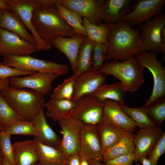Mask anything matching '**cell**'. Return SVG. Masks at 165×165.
Here are the masks:
<instances>
[{"label":"cell","instance_id":"6da1fadb","mask_svg":"<svg viewBox=\"0 0 165 165\" xmlns=\"http://www.w3.org/2000/svg\"><path fill=\"white\" fill-rule=\"evenodd\" d=\"M107 25L106 62L125 61L146 51L137 28H133L123 21Z\"/></svg>","mask_w":165,"mask_h":165},{"label":"cell","instance_id":"7a4b0ae2","mask_svg":"<svg viewBox=\"0 0 165 165\" xmlns=\"http://www.w3.org/2000/svg\"><path fill=\"white\" fill-rule=\"evenodd\" d=\"M32 13V21L38 35L50 44L57 36L70 38L77 34L62 19L56 6V0H38Z\"/></svg>","mask_w":165,"mask_h":165},{"label":"cell","instance_id":"3957f363","mask_svg":"<svg viewBox=\"0 0 165 165\" xmlns=\"http://www.w3.org/2000/svg\"><path fill=\"white\" fill-rule=\"evenodd\" d=\"M6 101L24 120L31 121L44 107L45 96L34 90L10 86L0 91Z\"/></svg>","mask_w":165,"mask_h":165},{"label":"cell","instance_id":"277c9868","mask_svg":"<svg viewBox=\"0 0 165 165\" xmlns=\"http://www.w3.org/2000/svg\"><path fill=\"white\" fill-rule=\"evenodd\" d=\"M144 68L134 56L122 61L106 62L99 70L118 79L126 92H134L139 90L144 82Z\"/></svg>","mask_w":165,"mask_h":165},{"label":"cell","instance_id":"5b68a950","mask_svg":"<svg viewBox=\"0 0 165 165\" xmlns=\"http://www.w3.org/2000/svg\"><path fill=\"white\" fill-rule=\"evenodd\" d=\"M3 56V64L23 71L52 74L59 76L66 74L69 70L66 64L37 59L29 55Z\"/></svg>","mask_w":165,"mask_h":165},{"label":"cell","instance_id":"8992f818","mask_svg":"<svg viewBox=\"0 0 165 165\" xmlns=\"http://www.w3.org/2000/svg\"><path fill=\"white\" fill-rule=\"evenodd\" d=\"M157 53L146 51L140 52L135 56L137 60L152 73L153 86L151 94L146 100L145 107L158 98L165 95V68L157 58Z\"/></svg>","mask_w":165,"mask_h":165},{"label":"cell","instance_id":"52a82bcc","mask_svg":"<svg viewBox=\"0 0 165 165\" xmlns=\"http://www.w3.org/2000/svg\"><path fill=\"white\" fill-rule=\"evenodd\" d=\"M164 26L165 13L163 12L138 26L137 28L146 51L165 54V43L160 36L161 29Z\"/></svg>","mask_w":165,"mask_h":165},{"label":"cell","instance_id":"ba28073f","mask_svg":"<svg viewBox=\"0 0 165 165\" xmlns=\"http://www.w3.org/2000/svg\"><path fill=\"white\" fill-rule=\"evenodd\" d=\"M58 122L62 135L59 150L67 158L71 154L79 153L80 133L84 124L71 116L62 118Z\"/></svg>","mask_w":165,"mask_h":165},{"label":"cell","instance_id":"9c48e42d","mask_svg":"<svg viewBox=\"0 0 165 165\" xmlns=\"http://www.w3.org/2000/svg\"><path fill=\"white\" fill-rule=\"evenodd\" d=\"M132 10L120 21L127 22L133 28L139 26L163 12L165 0H136Z\"/></svg>","mask_w":165,"mask_h":165},{"label":"cell","instance_id":"30bf717a","mask_svg":"<svg viewBox=\"0 0 165 165\" xmlns=\"http://www.w3.org/2000/svg\"><path fill=\"white\" fill-rule=\"evenodd\" d=\"M74 102L75 106L71 116L84 124L97 125L100 123L104 102L92 94L82 96Z\"/></svg>","mask_w":165,"mask_h":165},{"label":"cell","instance_id":"8fae6325","mask_svg":"<svg viewBox=\"0 0 165 165\" xmlns=\"http://www.w3.org/2000/svg\"><path fill=\"white\" fill-rule=\"evenodd\" d=\"M6 1L10 9L18 15L26 28L31 32L35 41L37 51L50 50L52 46L38 35L32 23V11L38 4V0H6Z\"/></svg>","mask_w":165,"mask_h":165},{"label":"cell","instance_id":"7c38bea8","mask_svg":"<svg viewBox=\"0 0 165 165\" xmlns=\"http://www.w3.org/2000/svg\"><path fill=\"white\" fill-rule=\"evenodd\" d=\"M79 153L87 159L101 160L103 150L97 125L84 124L80 133Z\"/></svg>","mask_w":165,"mask_h":165},{"label":"cell","instance_id":"4fadbf2b","mask_svg":"<svg viewBox=\"0 0 165 165\" xmlns=\"http://www.w3.org/2000/svg\"><path fill=\"white\" fill-rule=\"evenodd\" d=\"M57 75L36 72L23 77L10 79V86L14 87L31 89L44 96L49 94L53 81Z\"/></svg>","mask_w":165,"mask_h":165},{"label":"cell","instance_id":"5bb4252c","mask_svg":"<svg viewBox=\"0 0 165 165\" xmlns=\"http://www.w3.org/2000/svg\"><path fill=\"white\" fill-rule=\"evenodd\" d=\"M37 51L35 45L10 31L0 28V54L29 55Z\"/></svg>","mask_w":165,"mask_h":165},{"label":"cell","instance_id":"9a60e30c","mask_svg":"<svg viewBox=\"0 0 165 165\" xmlns=\"http://www.w3.org/2000/svg\"><path fill=\"white\" fill-rule=\"evenodd\" d=\"M107 76L92 66L83 73L75 76L72 100L75 101L82 96L92 94L101 85L105 83Z\"/></svg>","mask_w":165,"mask_h":165},{"label":"cell","instance_id":"2e32d148","mask_svg":"<svg viewBox=\"0 0 165 165\" xmlns=\"http://www.w3.org/2000/svg\"><path fill=\"white\" fill-rule=\"evenodd\" d=\"M104 0H56L57 3L96 25L102 23L101 10Z\"/></svg>","mask_w":165,"mask_h":165},{"label":"cell","instance_id":"e0dca14e","mask_svg":"<svg viewBox=\"0 0 165 165\" xmlns=\"http://www.w3.org/2000/svg\"><path fill=\"white\" fill-rule=\"evenodd\" d=\"M100 123L111 124L130 132L137 128L134 121L122 109L119 104L109 100L104 102Z\"/></svg>","mask_w":165,"mask_h":165},{"label":"cell","instance_id":"ac0fdd59","mask_svg":"<svg viewBox=\"0 0 165 165\" xmlns=\"http://www.w3.org/2000/svg\"><path fill=\"white\" fill-rule=\"evenodd\" d=\"M86 37L83 35L76 34L70 38L56 36L51 41L50 45L63 53L68 59L73 74L76 71V61L79 50Z\"/></svg>","mask_w":165,"mask_h":165},{"label":"cell","instance_id":"d6986e66","mask_svg":"<svg viewBox=\"0 0 165 165\" xmlns=\"http://www.w3.org/2000/svg\"><path fill=\"white\" fill-rule=\"evenodd\" d=\"M159 127L140 129L134 138L135 146L134 161L137 162L142 156H147L163 133Z\"/></svg>","mask_w":165,"mask_h":165},{"label":"cell","instance_id":"ffe728a7","mask_svg":"<svg viewBox=\"0 0 165 165\" xmlns=\"http://www.w3.org/2000/svg\"><path fill=\"white\" fill-rule=\"evenodd\" d=\"M44 108L41 109L32 121L36 131L35 138L43 144L59 149L61 139L48 123Z\"/></svg>","mask_w":165,"mask_h":165},{"label":"cell","instance_id":"44dd1931","mask_svg":"<svg viewBox=\"0 0 165 165\" xmlns=\"http://www.w3.org/2000/svg\"><path fill=\"white\" fill-rule=\"evenodd\" d=\"M132 0H104L101 10L103 23L112 24L120 21L131 11Z\"/></svg>","mask_w":165,"mask_h":165},{"label":"cell","instance_id":"7402d4cb","mask_svg":"<svg viewBox=\"0 0 165 165\" xmlns=\"http://www.w3.org/2000/svg\"><path fill=\"white\" fill-rule=\"evenodd\" d=\"M12 145L15 165H33L38 162L34 139L15 142Z\"/></svg>","mask_w":165,"mask_h":165},{"label":"cell","instance_id":"603a6c76","mask_svg":"<svg viewBox=\"0 0 165 165\" xmlns=\"http://www.w3.org/2000/svg\"><path fill=\"white\" fill-rule=\"evenodd\" d=\"M0 28L16 34L35 45L34 37L28 32L19 16L11 9H2Z\"/></svg>","mask_w":165,"mask_h":165},{"label":"cell","instance_id":"cb8c5ba5","mask_svg":"<svg viewBox=\"0 0 165 165\" xmlns=\"http://www.w3.org/2000/svg\"><path fill=\"white\" fill-rule=\"evenodd\" d=\"M75 102L72 100L50 98L45 102L46 116L54 121H58L61 118L71 116L75 106Z\"/></svg>","mask_w":165,"mask_h":165},{"label":"cell","instance_id":"d4e9b609","mask_svg":"<svg viewBox=\"0 0 165 165\" xmlns=\"http://www.w3.org/2000/svg\"><path fill=\"white\" fill-rule=\"evenodd\" d=\"M126 92L120 82L117 81L111 84L105 83L101 85L92 94L102 102L109 100L123 105L125 104Z\"/></svg>","mask_w":165,"mask_h":165},{"label":"cell","instance_id":"484cf974","mask_svg":"<svg viewBox=\"0 0 165 165\" xmlns=\"http://www.w3.org/2000/svg\"><path fill=\"white\" fill-rule=\"evenodd\" d=\"M33 139L39 158L38 164L44 165L50 163H57L62 165L67 164V158L60 150L43 144L35 138Z\"/></svg>","mask_w":165,"mask_h":165},{"label":"cell","instance_id":"4316f807","mask_svg":"<svg viewBox=\"0 0 165 165\" xmlns=\"http://www.w3.org/2000/svg\"><path fill=\"white\" fill-rule=\"evenodd\" d=\"M134 135L132 132L126 131L116 144L103 153L101 160L105 163L121 155L134 153Z\"/></svg>","mask_w":165,"mask_h":165},{"label":"cell","instance_id":"83f0119b","mask_svg":"<svg viewBox=\"0 0 165 165\" xmlns=\"http://www.w3.org/2000/svg\"><path fill=\"white\" fill-rule=\"evenodd\" d=\"M97 125L101 136L103 153L116 144L127 131L110 123H100Z\"/></svg>","mask_w":165,"mask_h":165},{"label":"cell","instance_id":"f1b7e54d","mask_svg":"<svg viewBox=\"0 0 165 165\" xmlns=\"http://www.w3.org/2000/svg\"><path fill=\"white\" fill-rule=\"evenodd\" d=\"M94 42L86 37L81 44L77 58L76 71L73 74L75 76L83 73L92 67V51Z\"/></svg>","mask_w":165,"mask_h":165},{"label":"cell","instance_id":"f546056e","mask_svg":"<svg viewBox=\"0 0 165 165\" xmlns=\"http://www.w3.org/2000/svg\"><path fill=\"white\" fill-rule=\"evenodd\" d=\"M122 109L134 121L140 129L157 127L148 115L144 107L131 108L125 104L119 105Z\"/></svg>","mask_w":165,"mask_h":165},{"label":"cell","instance_id":"4dcf8cb0","mask_svg":"<svg viewBox=\"0 0 165 165\" xmlns=\"http://www.w3.org/2000/svg\"><path fill=\"white\" fill-rule=\"evenodd\" d=\"M56 6L60 16L74 29L76 34H82L87 37L86 32L82 24V18L73 11L57 2Z\"/></svg>","mask_w":165,"mask_h":165},{"label":"cell","instance_id":"1f68e13d","mask_svg":"<svg viewBox=\"0 0 165 165\" xmlns=\"http://www.w3.org/2000/svg\"><path fill=\"white\" fill-rule=\"evenodd\" d=\"M82 25L86 32L87 37L97 42L102 43L107 46L108 27L101 23L99 25L92 24L84 18H82Z\"/></svg>","mask_w":165,"mask_h":165},{"label":"cell","instance_id":"d6a6232c","mask_svg":"<svg viewBox=\"0 0 165 165\" xmlns=\"http://www.w3.org/2000/svg\"><path fill=\"white\" fill-rule=\"evenodd\" d=\"M145 108L155 125H161L165 119V95L158 98Z\"/></svg>","mask_w":165,"mask_h":165},{"label":"cell","instance_id":"836d02e7","mask_svg":"<svg viewBox=\"0 0 165 165\" xmlns=\"http://www.w3.org/2000/svg\"><path fill=\"white\" fill-rule=\"evenodd\" d=\"M23 120L0 94V123L6 128L14 123Z\"/></svg>","mask_w":165,"mask_h":165},{"label":"cell","instance_id":"e575fe53","mask_svg":"<svg viewBox=\"0 0 165 165\" xmlns=\"http://www.w3.org/2000/svg\"><path fill=\"white\" fill-rule=\"evenodd\" d=\"M75 77L73 74L65 79L62 83L54 89L50 94V98L72 100L74 91Z\"/></svg>","mask_w":165,"mask_h":165},{"label":"cell","instance_id":"d590c367","mask_svg":"<svg viewBox=\"0 0 165 165\" xmlns=\"http://www.w3.org/2000/svg\"><path fill=\"white\" fill-rule=\"evenodd\" d=\"M5 130L11 135H20L35 136L36 135V129L32 121L19 120L5 128Z\"/></svg>","mask_w":165,"mask_h":165},{"label":"cell","instance_id":"8d00e7d4","mask_svg":"<svg viewBox=\"0 0 165 165\" xmlns=\"http://www.w3.org/2000/svg\"><path fill=\"white\" fill-rule=\"evenodd\" d=\"M11 135L5 130L0 131V147L3 157L11 165H15Z\"/></svg>","mask_w":165,"mask_h":165},{"label":"cell","instance_id":"74e56055","mask_svg":"<svg viewBox=\"0 0 165 165\" xmlns=\"http://www.w3.org/2000/svg\"><path fill=\"white\" fill-rule=\"evenodd\" d=\"M107 46L104 43L94 42L92 57V66L99 70L105 61L107 53Z\"/></svg>","mask_w":165,"mask_h":165},{"label":"cell","instance_id":"f35d334b","mask_svg":"<svg viewBox=\"0 0 165 165\" xmlns=\"http://www.w3.org/2000/svg\"><path fill=\"white\" fill-rule=\"evenodd\" d=\"M165 152V132H163L147 156L152 165H157L160 157Z\"/></svg>","mask_w":165,"mask_h":165},{"label":"cell","instance_id":"ab89813d","mask_svg":"<svg viewBox=\"0 0 165 165\" xmlns=\"http://www.w3.org/2000/svg\"><path fill=\"white\" fill-rule=\"evenodd\" d=\"M36 72L20 70L0 62V78L26 75Z\"/></svg>","mask_w":165,"mask_h":165},{"label":"cell","instance_id":"60d3db41","mask_svg":"<svg viewBox=\"0 0 165 165\" xmlns=\"http://www.w3.org/2000/svg\"><path fill=\"white\" fill-rule=\"evenodd\" d=\"M134 161V153L118 156L104 163L105 165H133Z\"/></svg>","mask_w":165,"mask_h":165},{"label":"cell","instance_id":"b9f144b4","mask_svg":"<svg viewBox=\"0 0 165 165\" xmlns=\"http://www.w3.org/2000/svg\"><path fill=\"white\" fill-rule=\"evenodd\" d=\"M81 159V156L79 153L71 154L67 158V165H80Z\"/></svg>","mask_w":165,"mask_h":165},{"label":"cell","instance_id":"7bdbcfd3","mask_svg":"<svg viewBox=\"0 0 165 165\" xmlns=\"http://www.w3.org/2000/svg\"><path fill=\"white\" fill-rule=\"evenodd\" d=\"M10 85V78H0V91Z\"/></svg>","mask_w":165,"mask_h":165},{"label":"cell","instance_id":"ee69618b","mask_svg":"<svg viewBox=\"0 0 165 165\" xmlns=\"http://www.w3.org/2000/svg\"><path fill=\"white\" fill-rule=\"evenodd\" d=\"M142 165H152L150 160L147 158V156H142L139 159Z\"/></svg>","mask_w":165,"mask_h":165},{"label":"cell","instance_id":"f6af8a7d","mask_svg":"<svg viewBox=\"0 0 165 165\" xmlns=\"http://www.w3.org/2000/svg\"><path fill=\"white\" fill-rule=\"evenodd\" d=\"M0 9H10L6 1V0H0Z\"/></svg>","mask_w":165,"mask_h":165},{"label":"cell","instance_id":"bcb514c9","mask_svg":"<svg viewBox=\"0 0 165 165\" xmlns=\"http://www.w3.org/2000/svg\"><path fill=\"white\" fill-rule=\"evenodd\" d=\"M87 160L90 165H105L99 160L93 159H87Z\"/></svg>","mask_w":165,"mask_h":165},{"label":"cell","instance_id":"7dc6e473","mask_svg":"<svg viewBox=\"0 0 165 165\" xmlns=\"http://www.w3.org/2000/svg\"><path fill=\"white\" fill-rule=\"evenodd\" d=\"M80 155L81 156V159L80 165H90L87 158L83 155Z\"/></svg>","mask_w":165,"mask_h":165},{"label":"cell","instance_id":"c3c4849f","mask_svg":"<svg viewBox=\"0 0 165 165\" xmlns=\"http://www.w3.org/2000/svg\"><path fill=\"white\" fill-rule=\"evenodd\" d=\"M160 36L163 42L165 43V26L163 27L161 29Z\"/></svg>","mask_w":165,"mask_h":165},{"label":"cell","instance_id":"681fc988","mask_svg":"<svg viewBox=\"0 0 165 165\" xmlns=\"http://www.w3.org/2000/svg\"><path fill=\"white\" fill-rule=\"evenodd\" d=\"M2 164V165H11L8 160L4 157H3Z\"/></svg>","mask_w":165,"mask_h":165},{"label":"cell","instance_id":"f907efd6","mask_svg":"<svg viewBox=\"0 0 165 165\" xmlns=\"http://www.w3.org/2000/svg\"><path fill=\"white\" fill-rule=\"evenodd\" d=\"M38 165H62L60 164H59L58 163H48L46 164H44V165H42V164H38L37 163Z\"/></svg>","mask_w":165,"mask_h":165},{"label":"cell","instance_id":"816d5d0a","mask_svg":"<svg viewBox=\"0 0 165 165\" xmlns=\"http://www.w3.org/2000/svg\"><path fill=\"white\" fill-rule=\"evenodd\" d=\"M3 156L2 154L1 148L0 147V161H1V162H2V160H3Z\"/></svg>","mask_w":165,"mask_h":165},{"label":"cell","instance_id":"f5cc1de1","mask_svg":"<svg viewBox=\"0 0 165 165\" xmlns=\"http://www.w3.org/2000/svg\"><path fill=\"white\" fill-rule=\"evenodd\" d=\"M5 128L0 123V131L5 130Z\"/></svg>","mask_w":165,"mask_h":165},{"label":"cell","instance_id":"db71d44e","mask_svg":"<svg viewBox=\"0 0 165 165\" xmlns=\"http://www.w3.org/2000/svg\"><path fill=\"white\" fill-rule=\"evenodd\" d=\"M2 9H0V22L1 20L2 13Z\"/></svg>","mask_w":165,"mask_h":165},{"label":"cell","instance_id":"11a10c76","mask_svg":"<svg viewBox=\"0 0 165 165\" xmlns=\"http://www.w3.org/2000/svg\"><path fill=\"white\" fill-rule=\"evenodd\" d=\"M134 165H140L139 163H136Z\"/></svg>","mask_w":165,"mask_h":165},{"label":"cell","instance_id":"9f6ffc18","mask_svg":"<svg viewBox=\"0 0 165 165\" xmlns=\"http://www.w3.org/2000/svg\"><path fill=\"white\" fill-rule=\"evenodd\" d=\"M33 165H38V164H37V163H36L35 164H34Z\"/></svg>","mask_w":165,"mask_h":165},{"label":"cell","instance_id":"6f0895ef","mask_svg":"<svg viewBox=\"0 0 165 165\" xmlns=\"http://www.w3.org/2000/svg\"><path fill=\"white\" fill-rule=\"evenodd\" d=\"M0 165H2V164H1V163H0Z\"/></svg>","mask_w":165,"mask_h":165},{"label":"cell","instance_id":"680465c9","mask_svg":"<svg viewBox=\"0 0 165 165\" xmlns=\"http://www.w3.org/2000/svg\"><path fill=\"white\" fill-rule=\"evenodd\" d=\"M1 54H0V57H1Z\"/></svg>","mask_w":165,"mask_h":165}]
</instances>
